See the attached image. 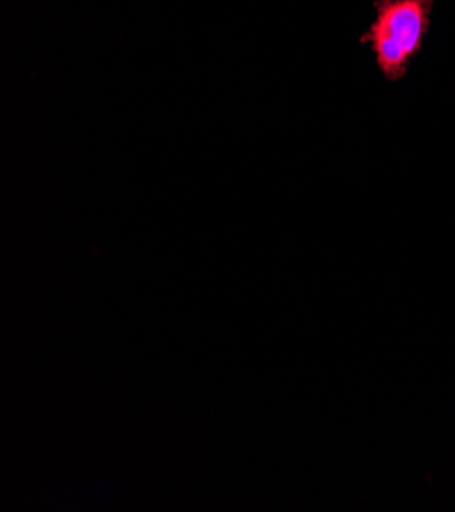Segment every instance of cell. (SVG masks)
<instances>
[{
	"mask_svg": "<svg viewBox=\"0 0 455 512\" xmlns=\"http://www.w3.org/2000/svg\"><path fill=\"white\" fill-rule=\"evenodd\" d=\"M427 29L425 0H390L380 7L378 19L368 33L376 51V62L388 80L407 72L409 60L417 54Z\"/></svg>",
	"mask_w": 455,
	"mask_h": 512,
	"instance_id": "cell-1",
	"label": "cell"
}]
</instances>
